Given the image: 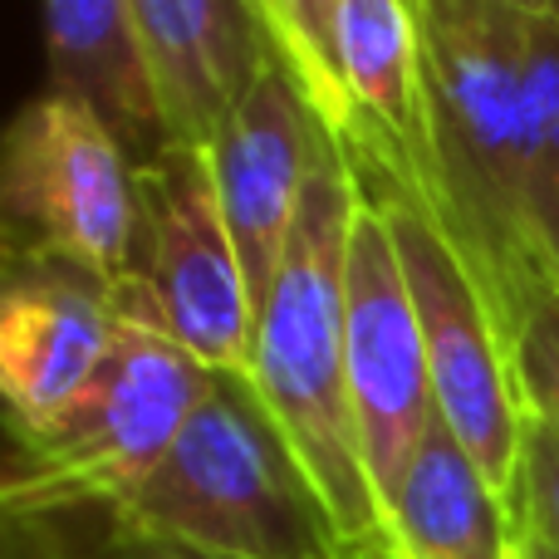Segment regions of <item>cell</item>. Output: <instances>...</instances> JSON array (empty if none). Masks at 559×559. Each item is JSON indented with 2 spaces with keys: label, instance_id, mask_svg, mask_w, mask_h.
<instances>
[{
  "label": "cell",
  "instance_id": "7402d4cb",
  "mask_svg": "<svg viewBox=\"0 0 559 559\" xmlns=\"http://www.w3.org/2000/svg\"><path fill=\"white\" fill-rule=\"evenodd\" d=\"M354 559H393V550H373V555H354Z\"/></svg>",
  "mask_w": 559,
  "mask_h": 559
},
{
  "label": "cell",
  "instance_id": "9c48e42d",
  "mask_svg": "<svg viewBox=\"0 0 559 559\" xmlns=\"http://www.w3.org/2000/svg\"><path fill=\"white\" fill-rule=\"evenodd\" d=\"M329 147L334 138L309 108V98L295 88V79L280 69V59L255 79L251 94L236 104V114L212 143L216 192H222L226 226H231L246 280H251L255 314L285 261L299 197Z\"/></svg>",
  "mask_w": 559,
  "mask_h": 559
},
{
  "label": "cell",
  "instance_id": "30bf717a",
  "mask_svg": "<svg viewBox=\"0 0 559 559\" xmlns=\"http://www.w3.org/2000/svg\"><path fill=\"white\" fill-rule=\"evenodd\" d=\"M114 344V285L79 265L15 261L0 299V393L15 437L59 417Z\"/></svg>",
  "mask_w": 559,
  "mask_h": 559
},
{
  "label": "cell",
  "instance_id": "e0dca14e",
  "mask_svg": "<svg viewBox=\"0 0 559 559\" xmlns=\"http://www.w3.org/2000/svg\"><path fill=\"white\" fill-rule=\"evenodd\" d=\"M515 383L525 413L559 437V285H545L515 334Z\"/></svg>",
  "mask_w": 559,
  "mask_h": 559
},
{
  "label": "cell",
  "instance_id": "8992f818",
  "mask_svg": "<svg viewBox=\"0 0 559 559\" xmlns=\"http://www.w3.org/2000/svg\"><path fill=\"white\" fill-rule=\"evenodd\" d=\"M0 202L10 261L79 265L108 285L138 271V167L74 98L45 94L15 114Z\"/></svg>",
  "mask_w": 559,
  "mask_h": 559
},
{
  "label": "cell",
  "instance_id": "ac0fdd59",
  "mask_svg": "<svg viewBox=\"0 0 559 559\" xmlns=\"http://www.w3.org/2000/svg\"><path fill=\"white\" fill-rule=\"evenodd\" d=\"M515 535H535L559 550V437L531 417L521 456V496H515Z\"/></svg>",
  "mask_w": 559,
  "mask_h": 559
},
{
  "label": "cell",
  "instance_id": "8fae6325",
  "mask_svg": "<svg viewBox=\"0 0 559 559\" xmlns=\"http://www.w3.org/2000/svg\"><path fill=\"white\" fill-rule=\"evenodd\" d=\"M163 88L173 143L212 147L251 84L275 64L251 0H128Z\"/></svg>",
  "mask_w": 559,
  "mask_h": 559
},
{
  "label": "cell",
  "instance_id": "d6986e66",
  "mask_svg": "<svg viewBox=\"0 0 559 559\" xmlns=\"http://www.w3.org/2000/svg\"><path fill=\"white\" fill-rule=\"evenodd\" d=\"M515 559H559V550H550V545L535 540V535H515Z\"/></svg>",
  "mask_w": 559,
  "mask_h": 559
},
{
  "label": "cell",
  "instance_id": "603a6c76",
  "mask_svg": "<svg viewBox=\"0 0 559 559\" xmlns=\"http://www.w3.org/2000/svg\"><path fill=\"white\" fill-rule=\"evenodd\" d=\"M251 5H255V15H261V25H265V0H251Z\"/></svg>",
  "mask_w": 559,
  "mask_h": 559
},
{
  "label": "cell",
  "instance_id": "2e32d148",
  "mask_svg": "<svg viewBox=\"0 0 559 559\" xmlns=\"http://www.w3.org/2000/svg\"><path fill=\"white\" fill-rule=\"evenodd\" d=\"M338 15L344 0H265V35L295 88L309 98L338 147L354 143L358 108L338 69Z\"/></svg>",
  "mask_w": 559,
  "mask_h": 559
},
{
  "label": "cell",
  "instance_id": "ba28073f",
  "mask_svg": "<svg viewBox=\"0 0 559 559\" xmlns=\"http://www.w3.org/2000/svg\"><path fill=\"white\" fill-rule=\"evenodd\" d=\"M344 364L364 462L388 521V506L397 501L417 452L437 427V397L403 261L364 187L344 261Z\"/></svg>",
  "mask_w": 559,
  "mask_h": 559
},
{
  "label": "cell",
  "instance_id": "3957f363",
  "mask_svg": "<svg viewBox=\"0 0 559 559\" xmlns=\"http://www.w3.org/2000/svg\"><path fill=\"white\" fill-rule=\"evenodd\" d=\"M114 521L133 545L202 559H354L246 373H212L167 462Z\"/></svg>",
  "mask_w": 559,
  "mask_h": 559
},
{
  "label": "cell",
  "instance_id": "7a4b0ae2",
  "mask_svg": "<svg viewBox=\"0 0 559 559\" xmlns=\"http://www.w3.org/2000/svg\"><path fill=\"white\" fill-rule=\"evenodd\" d=\"M358 212V182L344 147H329L295 212L285 261L255 314L246 378L280 437L314 481L348 555L388 550V521L364 462L344 364V261Z\"/></svg>",
  "mask_w": 559,
  "mask_h": 559
},
{
  "label": "cell",
  "instance_id": "7c38bea8",
  "mask_svg": "<svg viewBox=\"0 0 559 559\" xmlns=\"http://www.w3.org/2000/svg\"><path fill=\"white\" fill-rule=\"evenodd\" d=\"M45 20L55 69L49 94L84 104L123 153H138L143 163L173 147L163 88L128 0H45Z\"/></svg>",
  "mask_w": 559,
  "mask_h": 559
},
{
  "label": "cell",
  "instance_id": "44dd1931",
  "mask_svg": "<svg viewBox=\"0 0 559 559\" xmlns=\"http://www.w3.org/2000/svg\"><path fill=\"white\" fill-rule=\"evenodd\" d=\"M511 10H521V15H545V10H555L559 0H506Z\"/></svg>",
  "mask_w": 559,
  "mask_h": 559
},
{
  "label": "cell",
  "instance_id": "5b68a950",
  "mask_svg": "<svg viewBox=\"0 0 559 559\" xmlns=\"http://www.w3.org/2000/svg\"><path fill=\"white\" fill-rule=\"evenodd\" d=\"M344 153L364 197L388 222V236H393L397 261H403L417 324H423L437 417L515 515L531 413H525L521 383H515L511 344H506L491 305L476 289L466 261L437 226L417 177L403 173V167L378 163L368 153H354V147H344Z\"/></svg>",
  "mask_w": 559,
  "mask_h": 559
},
{
  "label": "cell",
  "instance_id": "ffe728a7",
  "mask_svg": "<svg viewBox=\"0 0 559 559\" xmlns=\"http://www.w3.org/2000/svg\"><path fill=\"white\" fill-rule=\"evenodd\" d=\"M138 559H202L187 550H167V545H138Z\"/></svg>",
  "mask_w": 559,
  "mask_h": 559
},
{
  "label": "cell",
  "instance_id": "4fadbf2b",
  "mask_svg": "<svg viewBox=\"0 0 559 559\" xmlns=\"http://www.w3.org/2000/svg\"><path fill=\"white\" fill-rule=\"evenodd\" d=\"M338 69L358 108L354 153L403 167L423 182L427 104H423V35L413 0H344Z\"/></svg>",
  "mask_w": 559,
  "mask_h": 559
},
{
  "label": "cell",
  "instance_id": "52a82bcc",
  "mask_svg": "<svg viewBox=\"0 0 559 559\" xmlns=\"http://www.w3.org/2000/svg\"><path fill=\"white\" fill-rule=\"evenodd\" d=\"M138 275L153 285L173 338L212 373H246L255 295L216 192L212 147L173 143L138 163Z\"/></svg>",
  "mask_w": 559,
  "mask_h": 559
},
{
  "label": "cell",
  "instance_id": "5bb4252c",
  "mask_svg": "<svg viewBox=\"0 0 559 559\" xmlns=\"http://www.w3.org/2000/svg\"><path fill=\"white\" fill-rule=\"evenodd\" d=\"M393 559H515V515L437 417L397 501L388 506Z\"/></svg>",
  "mask_w": 559,
  "mask_h": 559
},
{
  "label": "cell",
  "instance_id": "277c9868",
  "mask_svg": "<svg viewBox=\"0 0 559 559\" xmlns=\"http://www.w3.org/2000/svg\"><path fill=\"white\" fill-rule=\"evenodd\" d=\"M212 388L202 368L173 338L143 275L114 280V344L88 388L35 432H20L5 472V511L15 521L118 506L167 462L197 403Z\"/></svg>",
  "mask_w": 559,
  "mask_h": 559
},
{
  "label": "cell",
  "instance_id": "6da1fadb",
  "mask_svg": "<svg viewBox=\"0 0 559 559\" xmlns=\"http://www.w3.org/2000/svg\"><path fill=\"white\" fill-rule=\"evenodd\" d=\"M423 35V197L506 344L545 285L525 216V15L506 0H413Z\"/></svg>",
  "mask_w": 559,
  "mask_h": 559
},
{
  "label": "cell",
  "instance_id": "9a60e30c",
  "mask_svg": "<svg viewBox=\"0 0 559 559\" xmlns=\"http://www.w3.org/2000/svg\"><path fill=\"white\" fill-rule=\"evenodd\" d=\"M525 216L559 285V5L525 15Z\"/></svg>",
  "mask_w": 559,
  "mask_h": 559
}]
</instances>
